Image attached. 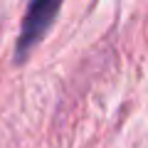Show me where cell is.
Returning <instances> with one entry per match:
<instances>
[{
  "instance_id": "cell-1",
  "label": "cell",
  "mask_w": 148,
  "mask_h": 148,
  "mask_svg": "<svg viewBox=\"0 0 148 148\" xmlns=\"http://www.w3.org/2000/svg\"><path fill=\"white\" fill-rule=\"evenodd\" d=\"M57 12H59V3H54V0L52 3L40 0V3H32L27 8V15L22 20V32H20V40H17V49H15L17 62L42 40V35L49 30Z\"/></svg>"
}]
</instances>
